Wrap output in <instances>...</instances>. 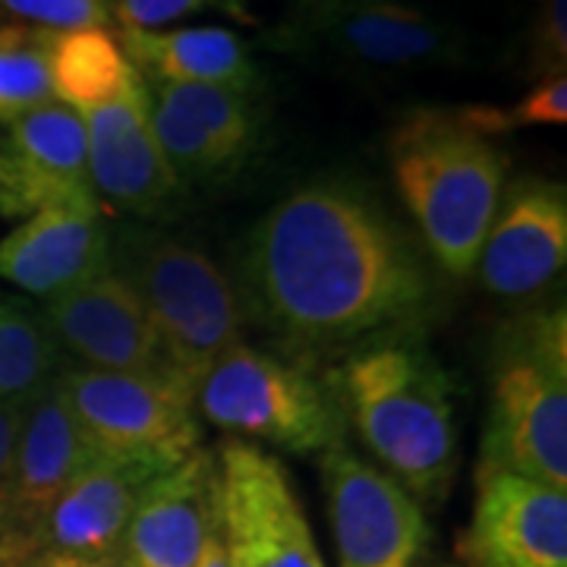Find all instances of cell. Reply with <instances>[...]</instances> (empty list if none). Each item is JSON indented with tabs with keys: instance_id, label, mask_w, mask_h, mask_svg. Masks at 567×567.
I'll return each mask as SVG.
<instances>
[{
	"instance_id": "31",
	"label": "cell",
	"mask_w": 567,
	"mask_h": 567,
	"mask_svg": "<svg viewBox=\"0 0 567 567\" xmlns=\"http://www.w3.org/2000/svg\"><path fill=\"white\" fill-rule=\"evenodd\" d=\"M32 567H130L121 555H102V558H73V555H51L39 551Z\"/></svg>"
},
{
	"instance_id": "25",
	"label": "cell",
	"mask_w": 567,
	"mask_h": 567,
	"mask_svg": "<svg viewBox=\"0 0 567 567\" xmlns=\"http://www.w3.org/2000/svg\"><path fill=\"white\" fill-rule=\"evenodd\" d=\"M464 121L483 133V136H498L524 126H565L567 123V76H551V80L536 82L527 95L507 111L498 107H464Z\"/></svg>"
},
{
	"instance_id": "14",
	"label": "cell",
	"mask_w": 567,
	"mask_h": 567,
	"mask_svg": "<svg viewBox=\"0 0 567 567\" xmlns=\"http://www.w3.org/2000/svg\"><path fill=\"white\" fill-rule=\"evenodd\" d=\"M461 551L470 567H567V492L483 466Z\"/></svg>"
},
{
	"instance_id": "27",
	"label": "cell",
	"mask_w": 567,
	"mask_h": 567,
	"mask_svg": "<svg viewBox=\"0 0 567 567\" xmlns=\"http://www.w3.org/2000/svg\"><path fill=\"white\" fill-rule=\"evenodd\" d=\"M208 10H218L230 20L252 22L246 0H111L117 32H155Z\"/></svg>"
},
{
	"instance_id": "11",
	"label": "cell",
	"mask_w": 567,
	"mask_h": 567,
	"mask_svg": "<svg viewBox=\"0 0 567 567\" xmlns=\"http://www.w3.org/2000/svg\"><path fill=\"white\" fill-rule=\"evenodd\" d=\"M322 476L338 567L416 565L429 524L423 505L398 480L344 445L324 451Z\"/></svg>"
},
{
	"instance_id": "4",
	"label": "cell",
	"mask_w": 567,
	"mask_h": 567,
	"mask_svg": "<svg viewBox=\"0 0 567 567\" xmlns=\"http://www.w3.org/2000/svg\"><path fill=\"white\" fill-rule=\"evenodd\" d=\"M111 268L136 290L164 363L193 394L230 347L244 344L240 290L199 246L158 230H121L111 240Z\"/></svg>"
},
{
	"instance_id": "10",
	"label": "cell",
	"mask_w": 567,
	"mask_h": 567,
	"mask_svg": "<svg viewBox=\"0 0 567 567\" xmlns=\"http://www.w3.org/2000/svg\"><path fill=\"white\" fill-rule=\"evenodd\" d=\"M142 85L152 133L181 186L227 177L262 133V107L249 92L183 82Z\"/></svg>"
},
{
	"instance_id": "19",
	"label": "cell",
	"mask_w": 567,
	"mask_h": 567,
	"mask_svg": "<svg viewBox=\"0 0 567 567\" xmlns=\"http://www.w3.org/2000/svg\"><path fill=\"white\" fill-rule=\"evenodd\" d=\"M89 454L92 447L63 394L61 379H54L39 398L29 401L22 416L10 492V533H22L39 543L48 511L61 498L76 470L89 461Z\"/></svg>"
},
{
	"instance_id": "23",
	"label": "cell",
	"mask_w": 567,
	"mask_h": 567,
	"mask_svg": "<svg viewBox=\"0 0 567 567\" xmlns=\"http://www.w3.org/2000/svg\"><path fill=\"white\" fill-rule=\"evenodd\" d=\"M48 35L20 25H0V126L51 102Z\"/></svg>"
},
{
	"instance_id": "28",
	"label": "cell",
	"mask_w": 567,
	"mask_h": 567,
	"mask_svg": "<svg viewBox=\"0 0 567 567\" xmlns=\"http://www.w3.org/2000/svg\"><path fill=\"white\" fill-rule=\"evenodd\" d=\"M527 76H567V0H539L527 32Z\"/></svg>"
},
{
	"instance_id": "33",
	"label": "cell",
	"mask_w": 567,
	"mask_h": 567,
	"mask_svg": "<svg viewBox=\"0 0 567 567\" xmlns=\"http://www.w3.org/2000/svg\"><path fill=\"white\" fill-rule=\"evenodd\" d=\"M435 567H457V565H435Z\"/></svg>"
},
{
	"instance_id": "22",
	"label": "cell",
	"mask_w": 567,
	"mask_h": 567,
	"mask_svg": "<svg viewBox=\"0 0 567 567\" xmlns=\"http://www.w3.org/2000/svg\"><path fill=\"white\" fill-rule=\"evenodd\" d=\"M61 347L44 312L17 297H0V404H29L58 379Z\"/></svg>"
},
{
	"instance_id": "32",
	"label": "cell",
	"mask_w": 567,
	"mask_h": 567,
	"mask_svg": "<svg viewBox=\"0 0 567 567\" xmlns=\"http://www.w3.org/2000/svg\"><path fill=\"white\" fill-rule=\"evenodd\" d=\"M196 567H227V555H224L221 536H218V533L208 539V546L203 548V555H199Z\"/></svg>"
},
{
	"instance_id": "18",
	"label": "cell",
	"mask_w": 567,
	"mask_h": 567,
	"mask_svg": "<svg viewBox=\"0 0 567 567\" xmlns=\"http://www.w3.org/2000/svg\"><path fill=\"white\" fill-rule=\"evenodd\" d=\"M162 473V466L148 461L92 451L48 511L39 529V551L73 558L121 555L142 492Z\"/></svg>"
},
{
	"instance_id": "7",
	"label": "cell",
	"mask_w": 567,
	"mask_h": 567,
	"mask_svg": "<svg viewBox=\"0 0 567 567\" xmlns=\"http://www.w3.org/2000/svg\"><path fill=\"white\" fill-rule=\"evenodd\" d=\"M61 388L92 451L171 470L199 447L196 394L171 375L63 369Z\"/></svg>"
},
{
	"instance_id": "21",
	"label": "cell",
	"mask_w": 567,
	"mask_h": 567,
	"mask_svg": "<svg viewBox=\"0 0 567 567\" xmlns=\"http://www.w3.org/2000/svg\"><path fill=\"white\" fill-rule=\"evenodd\" d=\"M48 76L54 99L76 111H89L117 99L140 80L121 39L111 29H76L48 35Z\"/></svg>"
},
{
	"instance_id": "5",
	"label": "cell",
	"mask_w": 567,
	"mask_h": 567,
	"mask_svg": "<svg viewBox=\"0 0 567 567\" xmlns=\"http://www.w3.org/2000/svg\"><path fill=\"white\" fill-rule=\"evenodd\" d=\"M483 466L567 492V316L533 312L502 334Z\"/></svg>"
},
{
	"instance_id": "20",
	"label": "cell",
	"mask_w": 567,
	"mask_h": 567,
	"mask_svg": "<svg viewBox=\"0 0 567 567\" xmlns=\"http://www.w3.org/2000/svg\"><path fill=\"white\" fill-rule=\"evenodd\" d=\"M123 54L142 82L224 85L259 95L262 76L246 44L224 25H183L155 32H117Z\"/></svg>"
},
{
	"instance_id": "16",
	"label": "cell",
	"mask_w": 567,
	"mask_h": 567,
	"mask_svg": "<svg viewBox=\"0 0 567 567\" xmlns=\"http://www.w3.org/2000/svg\"><path fill=\"white\" fill-rule=\"evenodd\" d=\"M111 240L95 196L44 205L0 240V281L41 303L111 265Z\"/></svg>"
},
{
	"instance_id": "29",
	"label": "cell",
	"mask_w": 567,
	"mask_h": 567,
	"mask_svg": "<svg viewBox=\"0 0 567 567\" xmlns=\"http://www.w3.org/2000/svg\"><path fill=\"white\" fill-rule=\"evenodd\" d=\"M29 406V404H25ZM22 404H0V533H10V492H13V464L20 442Z\"/></svg>"
},
{
	"instance_id": "26",
	"label": "cell",
	"mask_w": 567,
	"mask_h": 567,
	"mask_svg": "<svg viewBox=\"0 0 567 567\" xmlns=\"http://www.w3.org/2000/svg\"><path fill=\"white\" fill-rule=\"evenodd\" d=\"M0 25L32 32L111 29V0H0Z\"/></svg>"
},
{
	"instance_id": "24",
	"label": "cell",
	"mask_w": 567,
	"mask_h": 567,
	"mask_svg": "<svg viewBox=\"0 0 567 567\" xmlns=\"http://www.w3.org/2000/svg\"><path fill=\"white\" fill-rule=\"evenodd\" d=\"M82 199L66 193L7 130L0 133V218H29L44 205Z\"/></svg>"
},
{
	"instance_id": "9",
	"label": "cell",
	"mask_w": 567,
	"mask_h": 567,
	"mask_svg": "<svg viewBox=\"0 0 567 567\" xmlns=\"http://www.w3.org/2000/svg\"><path fill=\"white\" fill-rule=\"evenodd\" d=\"M215 464L227 567H324L303 502L275 454L234 439Z\"/></svg>"
},
{
	"instance_id": "3",
	"label": "cell",
	"mask_w": 567,
	"mask_h": 567,
	"mask_svg": "<svg viewBox=\"0 0 567 567\" xmlns=\"http://www.w3.org/2000/svg\"><path fill=\"white\" fill-rule=\"evenodd\" d=\"M391 177L451 278H470L507 186V158L461 111H413L391 133Z\"/></svg>"
},
{
	"instance_id": "1",
	"label": "cell",
	"mask_w": 567,
	"mask_h": 567,
	"mask_svg": "<svg viewBox=\"0 0 567 567\" xmlns=\"http://www.w3.org/2000/svg\"><path fill=\"white\" fill-rule=\"evenodd\" d=\"M240 300L297 350H360L425 319L432 278L363 189L319 181L284 196L252 227Z\"/></svg>"
},
{
	"instance_id": "12",
	"label": "cell",
	"mask_w": 567,
	"mask_h": 567,
	"mask_svg": "<svg viewBox=\"0 0 567 567\" xmlns=\"http://www.w3.org/2000/svg\"><path fill=\"white\" fill-rule=\"evenodd\" d=\"M41 312L61 353L76 360V369L171 375L145 306L111 265L44 300Z\"/></svg>"
},
{
	"instance_id": "15",
	"label": "cell",
	"mask_w": 567,
	"mask_h": 567,
	"mask_svg": "<svg viewBox=\"0 0 567 567\" xmlns=\"http://www.w3.org/2000/svg\"><path fill=\"white\" fill-rule=\"evenodd\" d=\"M85 123L89 186L95 199L155 218L181 196V183L164 162L148 123L145 85L136 80L117 99L80 111Z\"/></svg>"
},
{
	"instance_id": "17",
	"label": "cell",
	"mask_w": 567,
	"mask_h": 567,
	"mask_svg": "<svg viewBox=\"0 0 567 567\" xmlns=\"http://www.w3.org/2000/svg\"><path fill=\"white\" fill-rule=\"evenodd\" d=\"M215 533L218 464L196 447L145 486L123 536L121 558L130 567H196Z\"/></svg>"
},
{
	"instance_id": "30",
	"label": "cell",
	"mask_w": 567,
	"mask_h": 567,
	"mask_svg": "<svg viewBox=\"0 0 567 567\" xmlns=\"http://www.w3.org/2000/svg\"><path fill=\"white\" fill-rule=\"evenodd\" d=\"M39 543L22 533H0V567H32Z\"/></svg>"
},
{
	"instance_id": "8",
	"label": "cell",
	"mask_w": 567,
	"mask_h": 567,
	"mask_svg": "<svg viewBox=\"0 0 567 567\" xmlns=\"http://www.w3.org/2000/svg\"><path fill=\"white\" fill-rule=\"evenodd\" d=\"M275 48L369 70L439 66L461 58V32L401 0H297Z\"/></svg>"
},
{
	"instance_id": "6",
	"label": "cell",
	"mask_w": 567,
	"mask_h": 567,
	"mask_svg": "<svg viewBox=\"0 0 567 567\" xmlns=\"http://www.w3.org/2000/svg\"><path fill=\"white\" fill-rule=\"evenodd\" d=\"M196 413L230 435L290 454H324L344 445V416L300 363L249 344L230 347L196 388Z\"/></svg>"
},
{
	"instance_id": "13",
	"label": "cell",
	"mask_w": 567,
	"mask_h": 567,
	"mask_svg": "<svg viewBox=\"0 0 567 567\" xmlns=\"http://www.w3.org/2000/svg\"><path fill=\"white\" fill-rule=\"evenodd\" d=\"M567 262L565 183L520 177L505 186L473 275L502 300H527L546 290Z\"/></svg>"
},
{
	"instance_id": "2",
	"label": "cell",
	"mask_w": 567,
	"mask_h": 567,
	"mask_svg": "<svg viewBox=\"0 0 567 567\" xmlns=\"http://www.w3.org/2000/svg\"><path fill=\"white\" fill-rule=\"evenodd\" d=\"M334 401L391 480L423 505L442 502L457 470L454 391L416 341H375L334 372Z\"/></svg>"
}]
</instances>
